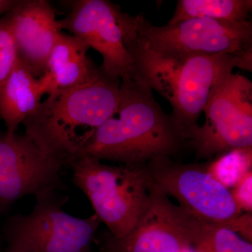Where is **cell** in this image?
<instances>
[{
    "instance_id": "18",
    "label": "cell",
    "mask_w": 252,
    "mask_h": 252,
    "mask_svg": "<svg viewBox=\"0 0 252 252\" xmlns=\"http://www.w3.org/2000/svg\"><path fill=\"white\" fill-rule=\"evenodd\" d=\"M18 60L17 47L9 21L0 18V89L16 65Z\"/></svg>"
},
{
    "instance_id": "5",
    "label": "cell",
    "mask_w": 252,
    "mask_h": 252,
    "mask_svg": "<svg viewBox=\"0 0 252 252\" xmlns=\"http://www.w3.org/2000/svg\"><path fill=\"white\" fill-rule=\"evenodd\" d=\"M28 215L8 217L2 225L6 252H91L101 221L95 215L81 219L66 213L69 197L62 190L35 195Z\"/></svg>"
},
{
    "instance_id": "4",
    "label": "cell",
    "mask_w": 252,
    "mask_h": 252,
    "mask_svg": "<svg viewBox=\"0 0 252 252\" xmlns=\"http://www.w3.org/2000/svg\"><path fill=\"white\" fill-rule=\"evenodd\" d=\"M73 185L89 198L109 233L122 238L133 228L149 199L151 181L144 165H107L94 158L68 162Z\"/></svg>"
},
{
    "instance_id": "17",
    "label": "cell",
    "mask_w": 252,
    "mask_h": 252,
    "mask_svg": "<svg viewBox=\"0 0 252 252\" xmlns=\"http://www.w3.org/2000/svg\"><path fill=\"white\" fill-rule=\"evenodd\" d=\"M252 148L236 149L217 157L208 164V170L217 180L227 188L235 186L252 171Z\"/></svg>"
},
{
    "instance_id": "2",
    "label": "cell",
    "mask_w": 252,
    "mask_h": 252,
    "mask_svg": "<svg viewBox=\"0 0 252 252\" xmlns=\"http://www.w3.org/2000/svg\"><path fill=\"white\" fill-rule=\"evenodd\" d=\"M124 44L133 61L135 78L157 91L172 106V117L188 139L210 99L235 68L252 72V54L170 56L144 46L127 31Z\"/></svg>"
},
{
    "instance_id": "14",
    "label": "cell",
    "mask_w": 252,
    "mask_h": 252,
    "mask_svg": "<svg viewBox=\"0 0 252 252\" xmlns=\"http://www.w3.org/2000/svg\"><path fill=\"white\" fill-rule=\"evenodd\" d=\"M44 94L39 78L18 58L0 89V118L4 121L6 131L17 132L19 126L39 108Z\"/></svg>"
},
{
    "instance_id": "7",
    "label": "cell",
    "mask_w": 252,
    "mask_h": 252,
    "mask_svg": "<svg viewBox=\"0 0 252 252\" xmlns=\"http://www.w3.org/2000/svg\"><path fill=\"white\" fill-rule=\"evenodd\" d=\"M144 167L152 183L200 223L229 225L243 214L231 190L210 173L207 163L159 157Z\"/></svg>"
},
{
    "instance_id": "11",
    "label": "cell",
    "mask_w": 252,
    "mask_h": 252,
    "mask_svg": "<svg viewBox=\"0 0 252 252\" xmlns=\"http://www.w3.org/2000/svg\"><path fill=\"white\" fill-rule=\"evenodd\" d=\"M67 16L59 20L66 30L101 55V69L121 81L135 78L133 61L124 44L122 9L107 0H75L69 2Z\"/></svg>"
},
{
    "instance_id": "6",
    "label": "cell",
    "mask_w": 252,
    "mask_h": 252,
    "mask_svg": "<svg viewBox=\"0 0 252 252\" xmlns=\"http://www.w3.org/2000/svg\"><path fill=\"white\" fill-rule=\"evenodd\" d=\"M124 25L140 43L170 56L252 54L251 21L231 22L209 18L182 20L154 26L144 15L124 13Z\"/></svg>"
},
{
    "instance_id": "22",
    "label": "cell",
    "mask_w": 252,
    "mask_h": 252,
    "mask_svg": "<svg viewBox=\"0 0 252 252\" xmlns=\"http://www.w3.org/2000/svg\"><path fill=\"white\" fill-rule=\"evenodd\" d=\"M0 119H1V118H0Z\"/></svg>"
},
{
    "instance_id": "15",
    "label": "cell",
    "mask_w": 252,
    "mask_h": 252,
    "mask_svg": "<svg viewBox=\"0 0 252 252\" xmlns=\"http://www.w3.org/2000/svg\"><path fill=\"white\" fill-rule=\"evenodd\" d=\"M252 9V0H179L168 24L195 18L244 22Z\"/></svg>"
},
{
    "instance_id": "8",
    "label": "cell",
    "mask_w": 252,
    "mask_h": 252,
    "mask_svg": "<svg viewBox=\"0 0 252 252\" xmlns=\"http://www.w3.org/2000/svg\"><path fill=\"white\" fill-rule=\"evenodd\" d=\"M203 113L205 122L198 124L187 139L198 158L252 148V83L248 78L232 73Z\"/></svg>"
},
{
    "instance_id": "1",
    "label": "cell",
    "mask_w": 252,
    "mask_h": 252,
    "mask_svg": "<svg viewBox=\"0 0 252 252\" xmlns=\"http://www.w3.org/2000/svg\"><path fill=\"white\" fill-rule=\"evenodd\" d=\"M152 91L138 79L122 81L117 112L94 131L74 158L140 166L182 152L188 146L185 132Z\"/></svg>"
},
{
    "instance_id": "19",
    "label": "cell",
    "mask_w": 252,
    "mask_h": 252,
    "mask_svg": "<svg viewBox=\"0 0 252 252\" xmlns=\"http://www.w3.org/2000/svg\"><path fill=\"white\" fill-rule=\"evenodd\" d=\"M252 172H248L240 182L235 186L232 191L235 202L242 211L252 212Z\"/></svg>"
},
{
    "instance_id": "21",
    "label": "cell",
    "mask_w": 252,
    "mask_h": 252,
    "mask_svg": "<svg viewBox=\"0 0 252 252\" xmlns=\"http://www.w3.org/2000/svg\"><path fill=\"white\" fill-rule=\"evenodd\" d=\"M103 252V251H102V250H99V252H94V251H92V252Z\"/></svg>"
},
{
    "instance_id": "10",
    "label": "cell",
    "mask_w": 252,
    "mask_h": 252,
    "mask_svg": "<svg viewBox=\"0 0 252 252\" xmlns=\"http://www.w3.org/2000/svg\"><path fill=\"white\" fill-rule=\"evenodd\" d=\"M64 165L44 155L26 134L0 133V215L26 195L65 189Z\"/></svg>"
},
{
    "instance_id": "16",
    "label": "cell",
    "mask_w": 252,
    "mask_h": 252,
    "mask_svg": "<svg viewBox=\"0 0 252 252\" xmlns=\"http://www.w3.org/2000/svg\"><path fill=\"white\" fill-rule=\"evenodd\" d=\"M195 252H252V244L225 225L201 223Z\"/></svg>"
},
{
    "instance_id": "9",
    "label": "cell",
    "mask_w": 252,
    "mask_h": 252,
    "mask_svg": "<svg viewBox=\"0 0 252 252\" xmlns=\"http://www.w3.org/2000/svg\"><path fill=\"white\" fill-rule=\"evenodd\" d=\"M201 223L170 201L151 182L145 210L122 238L109 232L100 235L104 252H185L195 244Z\"/></svg>"
},
{
    "instance_id": "3",
    "label": "cell",
    "mask_w": 252,
    "mask_h": 252,
    "mask_svg": "<svg viewBox=\"0 0 252 252\" xmlns=\"http://www.w3.org/2000/svg\"><path fill=\"white\" fill-rule=\"evenodd\" d=\"M121 82L100 68L84 84L48 94L23 122L25 134L46 157L67 165L94 131L117 112Z\"/></svg>"
},
{
    "instance_id": "12",
    "label": "cell",
    "mask_w": 252,
    "mask_h": 252,
    "mask_svg": "<svg viewBox=\"0 0 252 252\" xmlns=\"http://www.w3.org/2000/svg\"><path fill=\"white\" fill-rule=\"evenodd\" d=\"M4 16L14 35L18 58L35 77H41L63 32L54 9L46 0H17Z\"/></svg>"
},
{
    "instance_id": "13",
    "label": "cell",
    "mask_w": 252,
    "mask_h": 252,
    "mask_svg": "<svg viewBox=\"0 0 252 252\" xmlns=\"http://www.w3.org/2000/svg\"><path fill=\"white\" fill-rule=\"evenodd\" d=\"M89 49L79 38L61 32L50 54L45 72L39 78L45 94L81 85L99 72L100 67L88 56Z\"/></svg>"
},
{
    "instance_id": "20",
    "label": "cell",
    "mask_w": 252,
    "mask_h": 252,
    "mask_svg": "<svg viewBox=\"0 0 252 252\" xmlns=\"http://www.w3.org/2000/svg\"><path fill=\"white\" fill-rule=\"evenodd\" d=\"M17 0H0V18L14 7Z\"/></svg>"
}]
</instances>
